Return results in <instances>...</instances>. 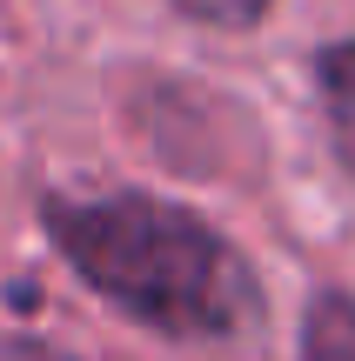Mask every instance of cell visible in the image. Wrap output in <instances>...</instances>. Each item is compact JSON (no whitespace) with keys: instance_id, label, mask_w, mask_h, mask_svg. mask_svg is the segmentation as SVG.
Listing matches in <instances>:
<instances>
[{"instance_id":"6da1fadb","label":"cell","mask_w":355,"mask_h":361,"mask_svg":"<svg viewBox=\"0 0 355 361\" xmlns=\"http://www.w3.org/2000/svg\"><path fill=\"white\" fill-rule=\"evenodd\" d=\"M54 247L88 274L94 295L174 341H241L262 322L255 268L201 214L155 194L54 201Z\"/></svg>"},{"instance_id":"7a4b0ae2","label":"cell","mask_w":355,"mask_h":361,"mask_svg":"<svg viewBox=\"0 0 355 361\" xmlns=\"http://www.w3.org/2000/svg\"><path fill=\"white\" fill-rule=\"evenodd\" d=\"M315 87H322V114H329L335 161L355 174V40L322 47V61H315Z\"/></svg>"},{"instance_id":"3957f363","label":"cell","mask_w":355,"mask_h":361,"mask_svg":"<svg viewBox=\"0 0 355 361\" xmlns=\"http://www.w3.org/2000/svg\"><path fill=\"white\" fill-rule=\"evenodd\" d=\"M302 361H355V301L315 295L302 322Z\"/></svg>"},{"instance_id":"277c9868","label":"cell","mask_w":355,"mask_h":361,"mask_svg":"<svg viewBox=\"0 0 355 361\" xmlns=\"http://www.w3.org/2000/svg\"><path fill=\"white\" fill-rule=\"evenodd\" d=\"M188 20H208V27H255L275 0H174Z\"/></svg>"}]
</instances>
